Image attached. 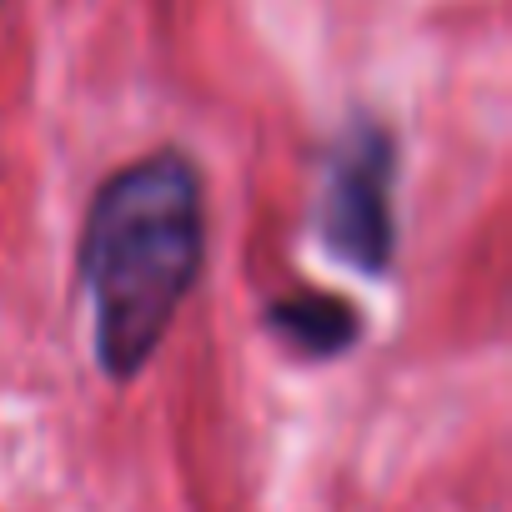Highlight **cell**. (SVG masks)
Returning <instances> with one entry per match:
<instances>
[{"mask_svg":"<svg viewBox=\"0 0 512 512\" xmlns=\"http://www.w3.org/2000/svg\"><path fill=\"white\" fill-rule=\"evenodd\" d=\"M206 262V196L186 151L166 146L111 171L76 241V282L91 302L96 367L131 382L166 342Z\"/></svg>","mask_w":512,"mask_h":512,"instance_id":"obj_1","label":"cell"},{"mask_svg":"<svg viewBox=\"0 0 512 512\" xmlns=\"http://www.w3.org/2000/svg\"><path fill=\"white\" fill-rule=\"evenodd\" d=\"M397 136L377 116H352L337 136L317 196L322 246L362 277H387L397 262Z\"/></svg>","mask_w":512,"mask_h":512,"instance_id":"obj_2","label":"cell"},{"mask_svg":"<svg viewBox=\"0 0 512 512\" xmlns=\"http://www.w3.org/2000/svg\"><path fill=\"white\" fill-rule=\"evenodd\" d=\"M267 332H277L292 352L332 362L357 347L362 337V312L332 292H292L267 302Z\"/></svg>","mask_w":512,"mask_h":512,"instance_id":"obj_3","label":"cell"}]
</instances>
